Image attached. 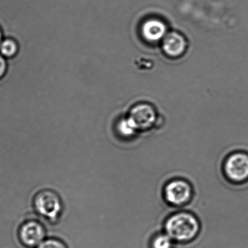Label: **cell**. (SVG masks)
Instances as JSON below:
<instances>
[{
  "mask_svg": "<svg viewBox=\"0 0 248 248\" xmlns=\"http://www.w3.org/2000/svg\"><path fill=\"white\" fill-rule=\"evenodd\" d=\"M166 234L174 241L187 243L198 236L201 225L198 218L189 213H178L168 218L165 224Z\"/></svg>",
  "mask_w": 248,
  "mask_h": 248,
  "instance_id": "obj_1",
  "label": "cell"
},
{
  "mask_svg": "<svg viewBox=\"0 0 248 248\" xmlns=\"http://www.w3.org/2000/svg\"><path fill=\"white\" fill-rule=\"evenodd\" d=\"M224 178L232 184H244L248 182V151L234 149L224 157L222 165Z\"/></svg>",
  "mask_w": 248,
  "mask_h": 248,
  "instance_id": "obj_2",
  "label": "cell"
},
{
  "mask_svg": "<svg viewBox=\"0 0 248 248\" xmlns=\"http://www.w3.org/2000/svg\"><path fill=\"white\" fill-rule=\"evenodd\" d=\"M33 207L38 215L52 223L59 218L62 209L59 195L49 189L36 194L33 199Z\"/></svg>",
  "mask_w": 248,
  "mask_h": 248,
  "instance_id": "obj_3",
  "label": "cell"
},
{
  "mask_svg": "<svg viewBox=\"0 0 248 248\" xmlns=\"http://www.w3.org/2000/svg\"><path fill=\"white\" fill-rule=\"evenodd\" d=\"M46 231L39 221L29 220L20 226L18 237L20 243L28 248H37L45 240Z\"/></svg>",
  "mask_w": 248,
  "mask_h": 248,
  "instance_id": "obj_4",
  "label": "cell"
},
{
  "mask_svg": "<svg viewBox=\"0 0 248 248\" xmlns=\"http://www.w3.org/2000/svg\"><path fill=\"white\" fill-rule=\"evenodd\" d=\"M192 187L185 181L178 179L169 182L165 187V199L175 206L187 203L192 198Z\"/></svg>",
  "mask_w": 248,
  "mask_h": 248,
  "instance_id": "obj_5",
  "label": "cell"
},
{
  "mask_svg": "<svg viewBox=\"0 0 248 248\" xmlns=\"http://www.w3.org/2000/svg\"><path fill=\"white\" fill-rule=\"evenodd\" d=\"M163 48L169 56L179 57L186 50V42L182 35L173 32L165 37Z\"/></svg>",
  "mask_w": 248,
  "mask_h": 248,
  "instance_id": "obj_6",
  "label": "cell"
},
{
  "mask_svg": "<svg viewBox=\"0 0 248 248\" xmlns=\"http://www.w3.org/2000/svg\"><path fill=\"white\" fill-rule=\"evenodd\" d=\"M164 23L157 19H150L144 22L142 26V35L149 42H157L166 34Z\"/></svg>",
  "mask_w": 248,
  "mask_h": 248,
  "instance_id": "obj_7",
  "label": "cell"
},
{
  "mask_svg": "<svg viewBox=\"0 0 248 248\" xmlns=\"http://www.w3.org/2000/svg\"><path fill=\"white\" fill-rule=\"evenodd\" d=\"M154 118V112L151 107L141 105L133 109L132 115L129 119L137 128L149 127Z\"/></svg>",
  "mask_w": 248,
  "mask_h": 248,
  "instance_id": "obj_8",
  "label": "cell"
},
{
  "mask_svg": "<svg viewBox=\"0 0 248 248\" xmlns=\"http://www.w3.org/2000/svg\"><path fill=\"white\" fill-rule=\"evenodd\" d=\"M19 50L17 41L12 37H4L0 45V54L7 59L14 58Z\"/></svg>",
  "mask_w": 248,
  "mask_h": 248,
  "instance_id": "obj_9",
  "label": "cell"
},
{
  "mask_svg": "<svg viewBox=\"0 0 248 248\" xmlns=\"http://www.w3.org/2000/svg\"><path fill=\"white\" fill-rule=\"evenodd\" d=\"M172 239L167 234H159L153 239V248H172Z\"/></svg>",
  "mask_w": 248,
  "mask_h": 248,
  "instance_id": "obj_10",
  "label": "cell"
},
{
  "mask_svg": "<svg viewBox=\"0 0 248 248\" xmlns=\"http://www.w3.org/2000/svg\"><path fill=\"white\" fill-rule=\"evenodd\" d=\"M36 248H67V247L61 240L50 238L44 240Z\"/></svg>",
  "mask_w": 248,
  "mask_h": 248,
  "instance_id": "obj_11",
  "label": "cell"
},
{
  "mask_svg": "<svg viewBox=\"0 0 248 248\" xmlns=\"http://www.w3.org/2000/svg\"><path fill=\"white\" fill-rule=\"evenodd\" d=\"M8 67V62L7 58H4L0 54V80L5 76Z\"/></svg>",
  "mask_w": 248,
  "mask_h": 248,
  "instance_id": "obj_12",
  "label": "cell"
},
{
  "mask_svg": "<svg viewBox=\"0 0 248 248\" xmlns=\"http://www.w3.org/2000/svg\"><path fill=\"white\" fill-rule=\"evenodd\" d=\"M3 39H4V33H3L2 29L0 27V45H1Z\"/></svg>",
  "mask_w": 248,
  "mask_h": 248,
  "instance_id": "obj_13",
  "label": "cell"
}]
</instances>
